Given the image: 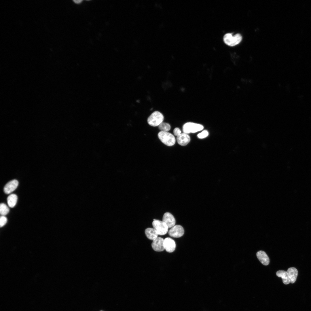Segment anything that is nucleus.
<instances>
[{
    "label": "nucleus",
    "mask_w": 311,
    "mask_h": 311,
    "mask_svg": "<svg viewBox=\"0 0 311 311\" xmlns=\"http://www.w3.org/2000/svg\"><path fill=\"white\" fill-rule=\"evenodd\" d=\"M242 40V37L239 34L237 33L233 35L231 33H227L223 37L224 43L227 45L233 46L239 44Z\"/></svg>",
    "instance_id": "f257e3e1"
},
{
    "label": "nucleus",
    "mask_w": 311,
    "mask_h": 311,
    "mask_svg": "<svg viewBox=\"0 0 311 311\" xmlns=\"http://www.w3.org/2000/svg\"><path fill=\"white\" fill-rule=\"evenodd\" d=\"M158 136L161 141L167 146H171L175 143L176 139L174 136L168 132L160 131L158 134Z\"/></svg>",
    "instance_id": "f03ea898"
},
{
    "label": "nucleus",
    "mask_w": 311,
    "mask_h": 311,
    "mask_svg": "<svg viewBox=\"0 0 311 311\" xmlns=\"http://www.w3.org/2000/svg\"><path fill=\"white\" fill-rule=\"evenodd\" d=\"M164 120L163 115L160 112L156 111L152 113L148 117L147 122L151 126L156 127L162 123Z\"/></svg>",
    "instance_id": "7ed1b4c3"
},
{
    "label": "nucleus",
    "mask_w": 311,
    "mask_h": 311,
    "mask_svg": "<svg viewBox=\"0 0 311 311\" xmlns=\"http://www.w3.org/2000/svg\"><path fill=\"white\" fill-rule=\"evenodd\" d=\"M153 228L156 230L158 235H163L168 231V227L163 221L154 219L152 223Z\"/></svg>",
    "instance_id": "20e7f679"
},
{
    "label": "nucleus",
    "mask_w": 311,
    "mask_h": 311,
    "mask_svg": "<svg viewBox=\"0 0 311 311\" xmlns=\"http://www.w3.org/2000/svg\"><path fill=\"white\" fill-rule=\"evenodd\" d=\"M203 128V126L201 124L190 122L185 124L183 127V132L187 134L196 132L201 130Z\"/></svg>",
    "instance_id": "39448f33"
},
{
    "label": "nucleus",
    "mask_w": 311,
    "mask_h": 311,
    "mask_svg": "<svg viewBox=\"0 0 311 311\" xmlns=\"http://www.w3.org/2000/svg\"><path fill=\"white\" fill-rule=\"evenodd\" d=\"M184 230L183 228L181 225H176L171 227L169 230V235L174 238H179L184 234Z\"/></svg>",
    "instance_id": "423d86ee"
},
{
    "label": "nucleus",
    "mask_w": 311,
    "mask_h": 311,
    "mask_svg": "<svg viewBox=\"0 0 311 311\" xmlns=\"http://www.w3.org/2000/svg\"><path fill=\"white\" fill-rule=\"evenodd\" d=\"M164 239L160 237H158L153 240L151 246L154 250L158 252L163 251L164 249Z\"/></svg>",
    "instance_id": "0eeeda50"
},
{
    "label": "nucleus",
    "mask_w": 311,
    "mask_h": 311,
    "mask_svg": "<svg viewBox=\"0 0 311 311\" xmlns=\"http://www.w3.org/2000/svg\"><path fill=\"white\" fill-rule=\"evenodd\" d=\"M162 221L167 225L168 228H171L175 225V219L173 215L169 212H166L164 214Z\"/></svg>",
    "instance_id": "6e6552de"
},
{
    "label": "nucleus",
    "mask_w": 311,
    "mask_h": 311,
    "mask_svg": "<svg viewBox=\"0 0 311 311\" xmlns=\"http://www.w3.org/2000/svg\"><path fill=\"white\" fill-rule=\"evenodd\" d=\"M164 246L165 249L168 253L173 252L176 248V244L174 240L170 238H166L164 239Z\"/></svg>",
    "instance_id": "1a4fd4ad"
},
{
    "label": "nucleus",
    "mask_w": 311,
    "mask_h": 311,
    "mask_svg": "<svg viewBox=\"0 0 311 311\" xmlns=\"http://www.w3.org/2000/svg\"><path fill=\"white\" fill-rule=\"evenodd\" d=\"M18 182L17 180L14 179L9 182L4 186V191L7 194H10L14 191L17 187Z\"/></svg>",
    "instance_id": "9d476101"
},
{
    "label": "nucleus",
    "mask_w": 311,
    "mask_h": 311,
    "mask_svg": "<svg viewBox=\"0 0 311 311\" xmlns=\"http://www.w3.org/2000/svg\"><path fill=\"white\" fill-rule=\"evenodd\" d=\"M176 139L179 145L181 146H185L189 142L190 138L187 134L183 132L177 136Z\"/></svg>",
    "instance_id": "9b49d317"
},
{
    "label": "nucleus",
    "mask_w": 311,
    "mask_h": 311,
    "mask_svg": "<svg viewBox=\"0 0 311 311\" xmlns=\"http://www.w3.org/2000/svg\"><path fill=\"white\" fill-rule=\"evenodd\" d=\"M256 255L260 261L263 265L266 266L269 264V258L264 251H258L256 253Z\"/></svg>",
    "instance_id": "f8f14e48"
},
{
    "label": "nucleus",
    "mask_w": 311,
    "mask_h": 311,
    "mask_svg": "<svg viewBox=\"0 0 311 311\" xmlns=\"http://www.w3.org/2000/svg\"><path fill=\"white\" fill-rule=\"evenodd\" d=\"M290 282L292 283H294L296 281L298 275V271L295 268H289L287 271Z\"/></svg>",
    "instance_id": "ddd939ff"
},
{
    "label": "nucleus",
    "mask_w": 311,
    "mask_h": 311,
    "mask_svg": "<svg viewBox=\"0 0 311 311\" xmlns=\"http://www.w3.org/2000/svg\"><path fill=\"white\" fill-rule=\"evenodd\" d=\"M145 234L149 239L153 240L158 237V235L156 230L153 228H148L145 230Z\"/></svg>",
    "instance_id": "4468645a"
},
{
    "label": "nucleus",
    "mask_w": 311,
    "mask_h": 311,
    "mask_svg": "<svg viewBox=\"0 0 311 311\" xmlns=\"http://www.w3.org/2000/svg\"><path fill=\"white\" fill-rule=\"evenodd\" d=\"M276 275L282 278L283 282L285 284L287 285L290 283V281L287 272L280 270L276 272Z\"/></svg>",
    "instance_id": "2eb2a0df"
},
{
    "label": "nucleus",
    "mask_w": 311,
    "mask_h": 311,
    "mask_svg": "<svg viewBox=\"0 0 311 311\" xmlns=\"http://www.w3.org/2000/svg\"><path fill=\"white\" fill-rule=\"evenodd\" d=\"M18 199L17 195L14 194L10 195L7 199V204L10 207L13 208L16 205Z\"/></svg>",
    "instance_id": "dca6fc26"
},
{
    "label": "nucleus",
    "mask_w": 311,
    "mask_h": 311,
    "mask_svg": "<svg viewBox=\"0 0 311 311\" xmlns=\"http://www.w3.org/2000/svg\"><path fill=\"white\" fill-rule=\"evenodd\" d=\"M9 209L5 204L1 203L0 205V213L1 215H7L9 212Z\"/></svg>",
    "instance_id": "f3484780"
},
{
    "label": "nucleus",
    "mask_w": 311,
    "mask_h": 311,
    "mask_svg": "<svg viewBox=\"0 0 311 311\" xmlns=\"http://www.w3.org/2000/svg\"><path fill=\"white\" fill-rule=\"evenodd\" d=\"M158 126L161 131L168 132L171 128L169 124L164 122L162 123Z\"/></svg>",
    "instance_id": "a211bd4d"
},
{
    "label": "nucleus",
    "mask_w": 311,
    "mask_h": 311,
    "mask_svg": "<svg viewBox=\"0 0 311 311\" xmlns=\"http://www.w3.org/2000/svg\"><path fill=\"white\" fill-rule=\"evenodd\" d=\"M208 135V131L204 130L197 135L198 137L200 139H203L207 137Z\"/></svg>",
    "instance_id": "6ab92c4d"
},
{
    "label": "nucleus",
    "mask_w": 311,
    "mask_h": 311,
    "mask_svg": "<svg viewBox=\"0 0 311 311\" xmlns=\"http://www.w3.org/2000/svg\"><path fill=\"white\" fill-rule=\"evenodd\" d=\"M7 219L5 216H1L0 217V226L1 227L7 223Z\"/></svg>",
    "instance_id": "aec40b11"
},
{
    "label": "nucleus",
    "mask_w": 311,
    "mask_h": 311,
    "mask_svg": "<svg viewBox=\"0 0 311 311\" xmlns=\"http://www.w3.org/2000/svg\"><path fill=\"white\" fill-rule=\"evenodd\" d=\"M173 132L174 134L177 136L181 133V130L178 128H175L173 130Z\"/></svg>",
    "instance_id": "412c9836"
},
{
    "label": "nucleus",
    "mask_w": 311,
    "mask_h": 311,
    "mask_svg": "<svg viewBox=\"0 0 311 311\" xmlns=\"http://www.w3.org/2000/svg\"><path fill=\"white\" fill-rule=\"evenodd\" d=\"M82 1V0H73V1L74 2H75L76 4H79Z\"/></svg>",
    "instance_id": "4be33fe9"
},
{
    "label": "nucleus",
    "mask_w": 311,
    "mask_h": 311,
    "mask_svg": "<svg viewBox=\"0 0 311 311\" xmlns=\"http://www.w3.org/2000/svg\"></svg>",
    "instance_id": "5701e85b"
}]
</instances>
